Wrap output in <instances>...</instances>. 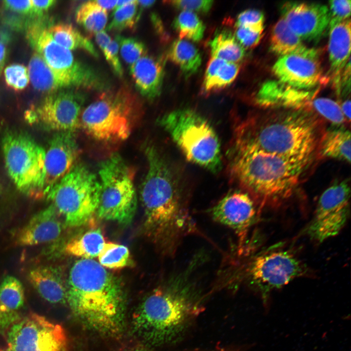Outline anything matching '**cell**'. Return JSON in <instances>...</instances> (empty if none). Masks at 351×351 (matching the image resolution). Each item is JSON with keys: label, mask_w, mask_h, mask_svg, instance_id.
<instances>
[{"label": "cell", "mask_w": 351, "mask_h": 351, "mask_svg": "<svg viewBox=\"0 0 351 351\" xmlns=\"http://www.w3.org/2000/svg\"><path fill=\"white\" fill-rule=\"evenodd\" d=\"M173 26L180 39L197 42L201 40L205 27L195 13L181 11L173 22Z\"/></svg>", "instance_id": "836d02e7"}, {"label": "cell", "mask_w": 351, "mask_h": 351, "mask_svg": "<svg viewBox=\"0 0 351 351\" xmlns=\"http://www.w3.org/2000/svg\"><path fill=\"white\" fill-rule=\"evenodd\" d=\"M98 175L100 190L96 214L101 219L129 224L137 204L133 170L116 154L100 163Z\"/></svg>", "instance_id": "8fae6325"}, {"label": "cell", "mask_w": 351, "mask_h": 351, "mask_svg": "<svg viewBox=\"0 0 351 351\" xmlns=\"http://www.w3.org/2000/svg\"><path fill=\"white\" fill-rule=\"evenodd\" d=\"M26 38L63 88L101 89L104 87L101 77L94 69L79 62L70 50L53 40L44 19L35 20L28 27Z\"/></svg>", "instance_id": "30bf717a"}, {"label": "cell", "mask_w": 351, "mask_h": 351, "mask_svg": "<svg viewBox=\"0 0 351 351\" xmlns=\"http://www.w3.org/2000/svg\"><path fill=\"white\" fill-rule=\"evenodd\" d=\"M310 107L315 113L331 122L332 125H343L348 123L339 104L330 98L313 99Z\"/></svg>", "instance_id": "74e56055"}, {"label": "cell", "mask_w": 351, "mask_h": 351, "mask_svg": "<svg viewBox=\"0 0 351 351\" xmlns=\"http://www.w3.org/2000/svg\"><path fill=\"white\" fill-rule=\"evenodd\" d=\"M351 189L348 179L335 181L321 195L312 221L306 229L319 242L333 237L345 225L350 215Z\"/></svg>", "instance_id": "9a60e30c"}, {"label": "cell", "mask_w": 351, "mask_h": 351, "mask_svg": "<svg viewBox=\"0 0 351 351\" xmlns=\"http://www.w3.org/2000/svg\"><path fill=\"white\" fill-rule=\"evenodd\" d=\"M53 40L69 50L82 49L94 57L98 56L92 42L72 25L58 23L48 27Z\"/></svg>", "instance_id": "f1b7e54d"}, {"label": "cell", "mask_w": 351, "mask_h": 351, "mask_svg": "<svg viewBox=\"0 0 351 351\" xmlns=\"http://www.w3.org/2000/svg\"><path fill=\"white\" fill-rule=\"evenodd\" d=\"M169 4L182 10L194 13H207L211 9L214 1L212 0H177L167 1Z\"/></svg>", "instance_id": "ee69618b"}, {"label": "cell", "mask_w": 351, "mask_h": 351, "mask_svg": "<svg viewBox=\"0 0 351 351\" xmlns=\"http://www.w3.org/2000/svg\"><path fill=\"white\" fill-rule=\"evenodd\" d=\"M329 6V28L340 22L349 19L351 15V0H330Z\"/></svg>", "instance_id": "b9f144b4"}, {"label": "cell", "mask_w": 351, "mask_h": 351, "mask_svg": "<svg viewBox=\"0 0 351 351\" xmlns=\"http://www.w3.org/2000/svg\"><path fill=\"white\" fill-rule=\"evenodd\" d=\"M119 42L118 35L112 39L109 45L101 50L107 61L118 77L123 75V71L119 57Z\"/></svg>", "instance_id": "7bdbcfd3"}, {"label": "cell", "mask_w": 351, "mask_h": 351, "mask_svg": "<svg viewBox=\"0 0 351 351\" xmlns=\"http://www.w3.org/2000/svg\"><path fill=\"white\" fill-rule=\"evenodd\" d=\"M100 186L96 175L85 166L75 165L47 194L65 224L76 227L89 222L96 214Z\"/></svg>", "instance_id": "ba28073f"}, {"label": "cell", "mask_w": 351, "mask_h": 351, "mask_svg": "<svg viewBox=\"0 0 351 351\" xmlns=\"http://www.w3.org/2000/svg\"><path fill=\"white\" fill-rule=\"evenodd\" d=\"M20 318L17 312L9 310L0 303V333L5 334L9 328Z\"/></svg>", "instance_id": "7dc6e473"}, {"label": "cell", "mask_w": 351, "mask_h": 351, "mask_svg": "<svg viewBox=\"0 0 351 351\" xmlns=\"http://www.w3.org/2000/svg\"><path fill=\"white\" fill-rule=\"evenodd\" d=\"M240 70L238 63L228 62L211 57L205 71L203 88L205 92H211L230 85L236 78Z\"/></svg>", "instance_id": "484cf974"}, {"label": "cell", "mask_w": 351, "mask_h": 351, "mask_svg": "<svg viewBox=\"0 0 351 351\" xmlns=\"http://www.w3.org/2000/svg\"><path fill=\"white\" fill-rule=\"evenodd\" d=\"M5 82L8 87L15 91L25 89L29 82L28 69L21 64H13L4 70Z\"/></svg>", "instance_id": "ab89813d"}, {"label": "cell", "mask_w": 351, "mask_h": 351, "mask_svg": "<svg viewBox=\"0 0 351 351\" xmlns=\"http://www.w3.org/2000/svg\"><path fill=\"white\" fill-rule=\"evenodd\" d=\"M104 243L101 230L93 229L68 242L64 251L68 254L82 259H93L98 256Z\"/></svg>", "instance_id": "f546056e"}, {"label": "cell", "mask_w": 351, "mask_h": 351, "mask_svg": "<svg viewBox=\"0 0 351 351\" xmlns=\"http://www.w3.org/2000/svg\"><path fill=\"white\" fill-rule=\"evenodd\" d=\"M9 38L6 33H0V66L2 69L7 56V48L6 44L8 42Z\"/></svg>", "instance_id": "681fc988"}, {"label": "cell", "mask_w": 351, "mask_h": 351, "mask_svg": "<svg viewBox=\"0 0 351 351\" xmlns=\"http://www.w3.org/2000/svg\"><path fill=\"white\" fill-rule=\"evenodd\" d=\"M0 351H3L0 349Z\"/></svg>", "instance_id": "11a10c76"}, {"label": "cell", "mask_w": 351, "mask_h": 351, "mask_svg": "<svg viewBox=\"0 0 351 351\" xmlns=\"http://www.w3.org/2000/svg\"><path fill=\"white\" fill-rule=\"evenodd\" d=\"M264 20L265 17L262 12L257 9H249L238 14L235 22V26L263 31Z\"/></svg>", "instance_id": "60d3db41"}, {"label": "cell", "mask_w": 351, "mask_h": 351, "mask_svg": "<svg viewBox=\"0 0 351 351\" xmlns=\"http://www.w3.org/2000/svg\"><path fill=\"white\" fill-rule=\"evenodd\" d=\"M250 116L235 129L233 141L307 169L317 159L324 121L311 108Z\"/></svg>", "instance_id": "6da1fadb"}, {"label": "cell", "mask_w": 351, "mask_h": 351, "mask_svg": "<svg viewBox=\"0 0 351 351\" xmlns=\"http://www.w3.org/2000/svg\"><path fill=\"white\" fill-rule=\"evenodd\" d=\"M5 335L6 351H67L65 332L59 324L37 313L20 317Z\"/></svg>", "instance_id": "4fadbf2b"}, {"label": "cell", "mask_w": 351, "mask_h": 351, "mask_svg": "<svg viewBox=\"0 0 351 351\" xmlns=\"http://www.w3.org/2000/svg\"><path fill=\"white\" fill-rule=\"evenodd\" d=\"M168 58L179 67L187 78L196 72L202 61L197 48L189 41L180 39L175 40L172 44Z\"/></svg>", "instance_id": "83f0119b"}, {"label": "cell", "mask_w": 351, "mask_h": 351, "mask_svg": "<svg viewBox=\"0 0 351 351\" xmlns=\"http://www.w3.org/2000/svg\"><path fill=\"white\" fill-rule=\"evenodd\" d=\"M59 214L52 204L35 214L17 233L16 244L29 246L58 240L63 229Z\"/></svg>", "instance_id": "ffe728a7"}, {"label": "cell", "mask_w": 351, "mask_h": 351, "mask_svg": "<svg viewBox=\"0 0 351 351\" xmlns=\"http://www.w3.org/2000/svg\"><path fill=\"white\" fill-rule=\"evenodd\" d=\"M85 100L80 92L62 89L48 94L36 107L25 113L30 124L57 132H74L80 126V117Z\"/></svg>", "instance_id": "5bb4252c"}, {"label": "cell", "mask_w": 351, "mask_h": 351, "mask_svg": "<svg viewBox=\"0 0 351 351\" xmlns=\"http://www.w3.org/2000/svg\"><path fill=\"white\" fill-rule=\"evenodd\" d=\"M67 303L86 327L115 335L124 328L126 302L120 281L93 259L72 266L66 283Z\"/></svg>", "instance_id": "277c9868"}, {"label": "cell", "mask_w": 351, "mask_h": 351, "mask_svg": "<svg viewBox=\"0 0 351 351\" xmlns=\"http://www.w3.org/2000/svg\"><path fill=\"white\" fill-rule=\"evenodd\" d=\"M76 20L88 33L95 35L105 27L108 13L94 0L87 1L82 3L77 10Z\"/></svg>", "instance_id": "d6a6232c"}, {"label": "cell", "mask_w": 351, "mask_h": 351, "mask_svg": "<svg viewBox=\"0 0 351 351\" xmlns=\"http://www.w3.org/2000/svg\"><path fill=\"white\" fill-rule=\"evenodd\" d=\"M99 263L104 268L118 269L129 264L130 252L123 245L111 242L105 243L98 255Z\"/></svg>", "instance_id": "d590c367"}, {"label": "cell", "mask_w": 351, "mask_h": 351, "mask_svg": "<svg viewBox=\"0 0 351 351\" xmlns=\"http://www.w3.org/2000/svg\"><path fill=\"white\" fill-rule=\"evenodd\" d=\"M329 29L328 52L330 71L337 92L342 72L350 59V19L340 22Z\"/></svg>", "instance_id": "603a6c76"}, {"label": "cell", "mask_w": 351, "mask_h": 351, "mask_svg": "<svg viewBox=\"0 0 351 351\" xmlns=\"http://www.w3.org/2000/svg\"><path fill=\"white\" fill-rule=\"evenodd\" d=\"M2 2L4 9L7 11L32 18V4L31 0H6L3 1Z\"/></svg>", "instance_id": "bcb514c9"}, {"label": "cell", "mask_w": 351, "mask_h": 351, "mask_svg": "<svg viewBox=\"0 0 351 351\" xmlns=\"http://www.w3.org/2000/svg\"><path fill=\"white\" fill-rule=\"evenodd\" d=\"M318 158H330L351 162V133L345 125L325 129L319 143Z\"/></svg>", "instance_id": "d4e9b609"}, {"label": "cell", "mask_w": 351, "mask_h": 351, "mask_svg": "<svg viewBox=\"0 0 351 351\" xmlns=\"http://www.w3.org/2000/svg\"><path fill=\"white\" fill-rule=\"evenodd\" d=\"M142 10L137 0L115 9L112 19L107 26L108 30L119 31L132 29L139 20Z\"/></svg>", "instance_id": "8d00e7d4"}, {"label": "cell", "mask_w": 351, "mask_h": 351, "mask_svg": "<svg viewBox=\"0 0 351 351\" xmlns=\"http://www.w3.org/2000/svg\"><path fill=\"white\" fill-rule=\"evenodd\" d=\"M273 71L279 81L300 90L313 88L324 78L319 53L313 48L279 57Z\"/></svg>", "instance_id": "e0dca14e"}, {"label": "cell", "mask_w": 351, "mask_h": 351, "mask_svg": "<svg viewBox=\"0 0 351 351\" xmlns=\"http://www.w3.org/2000/svg\"><path fill=\"white\" fill-rule=\"evenodd\" d=\"M144 152L148 168L140 195L144 228L161 254L172 257L183 238L198 229L167 160L154 145L147 146Z\"/></svg>", "instance_id": "7a4b0ae2"}, {"label": "cell", "mask_w": 351, "mask_h": 351, "mask_svg": "<svg viewBox=\"0 0 351 351\" xmlns=\"http://www.w3.org/2000/svg\"><path fill=\"white\" fill-rule=\"evenodd\" d=\"M31 2L32 18L34 19H41L44 18L43 17L45 13L56 4L57 1L54 0H31Z\"/></svg>", "instance_id": "c3c4849f"}, {"label": "cell", "mask_w": 351, "mask_h": 351, "mask_svg": "<svg viewBox=\"0 0 351 351\" xmlns=\"http://www.w3.org/2000/svg\"><path fill=\"white\" fill-rule=\"evenodd\" d=\"M157 122L187 160L214 174L220 171L219 140L214 128L204 117L193 110L180 109L165 114Z\"/></svg>", "instance_id": "8992f818"}, {"label": "cell", "mask_w": 351, "mask_h": 351, "mask_svg": "<svg viewBox=\"0 0 351 351\" xmlns=\"http://www.w3.org/2000/svg\"><path fill=\"white\" fill-rule=\"evenodd\" d=\"M118 38L121 56L129 66L146 55V48L141 41L136 38L118 35Z\"/></svg>", "instance_id": "f35d334b"}, {"label": "cell", "mask_w": 351, "mask_h": 351, "mask_svg": "<svg viewBox=\"0 0 351 351\" xmlns=\"http://www.w3.org/2000/svg\"><path fill=\"white\" fill-rule=\"evenodd\" d=\"M24 302V292L21 282L12 275L4 277L0 284V303L9 310L17 312Z\"/></svg>", "instance_id": "e575fe53"}, {"label": "cell", "mask_w": 351, "mask_h": 351, "mask_svg": "<svg viewBox=\"0 0 351 351\" xmlns=\"http://www.w3.org/2000/svg\"><path fill=\"white\" fill-rule=\"evenodd\" d=\"M312 94L290 86L281 81H269L258 91L256 102L266 107L301 109L308 107Z\"/></svg>", "instance_id": "44dd1931"}, {"label": "cell", "mask_w": 351, "mask_h": 351, "mask_svg": "<svg viewBox=\"0 0 351 351\" xmlns=\"http://www.w3.org/2000/svg\"><path fill=\"white\" fill-rule=\"evenodd\" d=\"M140 110L139 101L128 88L107 91L82 111L80 126L97 140L117 142L129 137Z\"/></svg>", "instance_id": "52a82bcc"}, {"label": "cell", "mask_w": 351, "mask_h": 351, "mask_svg": "<svg viewBox=\"0 0 351 351\" xmlns=\"http://www.w3.org/2000/svg\"><path fill=\"white\" fill-rule=\"evenodd\" d=\"M259 210L253 198L241 190L227 194L209 212L214 221L235 232L241 251L245 247L249 231L256 222Z\"/></svg>", "instance_id": "2e32d148"}, {"label": "cell", "mask_w": 351, "mask_h": 351, "mask_svg": "<svg viewBox=\"0 0 351 351\" xmlns=\"http://www.w3.org/2000/svg\"></svg>", "instance_id": "9f6ffc18"}, {"label": "cell", "mask_w": 351, "mask_h": 351, "mask_svg": "<svg viewBox=\"0 0 351 351\" xmlns=\"http://www.w3.org/2000/svg\"><path fill=\"white\" fill-rule=\"evenodd\" d=\"M1 146L6 169L18 189L34 199L45 196L44 149L27 134L18 130L6 132Z\"/></svg>", "instance_id": "9c48e42d"}, {"label": "cell", "mask_w": 351, "mask_h": 351, "mask_svg": "<svg viewBox=\"0 0 351 351\" xmlns=\"http://www.w3.org/2000/svg\"><path fill=\"white\" fill-rule=\"evenodd\" d=\"M281 18L302 40L319 39L330 22L329 8L321 3L288 1L281 6Z\"/></svg>", "instance_id": "ac0fdd59"}, {"label": "cell", "mask_w": 351, "mask_h": 351, "mask_svg": "<svg viewBox=\"0 0 351 351\" xmlns=\"http://www.w3.org/2000/svg\"><path fill=\"white\" fill-rule=\"evenodd\" d=\"M211 57L238 63L244 57V48L230 31H221L209 42Z\"/></svg>", "instance_id": "4dcf8cb0"}, {"label": "cell", "mask_w": 351, "mask_h": 351, "mask_svg": "<svg viewBox=\"0 0 351 351\" xmlns=\"http://www.w3.org/2000/svg\"><path fill=\"white\" fill-rule=\"evenodd\" d=\"M130 72L142 96L153 99L160 95L164 78L161 59L146 55L130 66Z\"/></svg>", "instance_id": "7402d4cb"}, {"label": "cell", "mask_w": 351, "mask_h": 351, "mask_svg": "<svg viewBox=\"0 0 351 351\" xmlns=\"http://www.w3.org/2000/svg\"><path fill=\"white\" fill-rule=\"evenodd\" d=\"M101 8L108 11L115 8L117 0H94Z\"/></svg>", "instance_id": "f907efd6"}, {"label": "cell", "mask_w": 351, "mask_h": 351, "mask_svg": "<svg viewBox=\"0 0 351 351\" xmlns=\"http://www.w3.org/2000/svg\"><path fill=\"white\" fill-rule=\"evenodd\" d=\"M1 70H2V68H1V67L0 66V72H1Z\"/></svg>", "instance_id": "db71d44e"}, {"label": "cell", "mask_w": 351, "mask_h": 351, "mask_svg": "<svg viewBox=\"0 0 351 351\" xmlns=\"http://www.w3.org/2000/svg\"><path fill=\"white\" fill-rule=\"evenodd\" d=\"M128 351H156L153 350L152 349H151L149 348L148 347H146L144 346H139V347H136L133 348L132 349H130ZM224 351L223 350H214V351Z\"/></svg>", "instance_id": "f5cc1de1"}, {"label": "cell", "mask_w": 351, "mask_h": 351, "mask_svg": "<svg viewBox=\"0 0 351 351\" xmlns=\"http://www.w3.org/2000/svg\"><path fill=\"white\" fill-rule=\"evenodd\" d=\"M156 2L155 0H137V3L139 8H148L152 6Z\"/></svg>", "instance_id": "816d5d0a"}, {"label": "cell", "mask_w": 351, "mask_h": 351, "mask_svg": "<svg viewBox=\"0 0 351 351\" xmlns=\"http://www.w3.org/2000/svg\"><path fill=\"white\" fill-rule=\"evenodd\" d=\"M199 257L174 273L141 302L134 313L133 327L145 342L161 345L178 337L202 311V297L194 275Z\"/></svg>", "instance_id": "3957f363"}, {"label": "cell", "mask_w": 351, "mask_h": 351, "mask_svg": "<svg viewBox=\"0 0 351 351\" xmlns=\"http://www.w3.org/2000/svg\"><path fill=\"white\" fill-rule=\"evenodd\" d=\"M229 151V170L242 190L261 207L280 205L295 193L307 168L234 141Z\"/></svg>", "instance_id": "5b68a950"}, {"label": "cell", "mask_w": 351, "mask_h": 351, "mask_svg": "<svg viewBox=\"0 0 351 351\" xmlns=\"http://www.w3.org/2000/svg\"><path fill=\"white\" fill-rule=\"evenodd\" d=\"M78 154L73 132H57L53 136L45 152V195L75 166Z\"/></svg>", "instance_id": "d6986e66"}, {"label": "cell", "mask_w": 351, "mask_h": 351, "mask_svg": "<svg viewBox=\"0 0 351 351\" xmlns=\"http://www.w3.org/2000/svg\"><path fill=\"white\" fill-rule=\"evenodd\" d=\"M263 31H256L249 28L236 27L234 37L244 47L253 48L259 43L263 36Z\"/></svg>", "instance_id": "f6af8a7d"}, {"label": "cell", "mask_w": 351, "mask_h": 351, "mask_svg": "<svg viewBox=\"0 0 351 351\" xmlns=\"http://www.w3.org/2000/svg\"><path fill=\"white\" fill-rule=\"evenodd\" d=\"M308 47L281 18L273 25L270 37V50L284 56L302 52Z\"/></svg>", "instance_id": "4316f807"}, {"label": "cell", "mask_w": 351, "mask_h": 351, "mask_svg": "<svg viewBox=\"0 0 351 351\" xmlns=\"http://www.w3.org/2000/svg\"><path fill=\"white\" fill-rule=\"evenodd\" d=\"M29 281L45 300L53 304L67 303L66 284L59 271L50 266H40L31 270Z\"/></svg>", "instance_id": "cb8c5ba5"}, {"label": "cell", "mask_w": 351, "mask_h": 351, "mask_svg": "<svg viewBox=\"0 0 351 351\" xmlns=\"http://www.w3.org/2000/svg\"><path fill=\"white\" fill-rule=\"evenodd\" d=\"M244 270L245 278L259 292L266 309L271 291L310 273L307 266L294 254L284 250L259 254L249 261Z\"/></svg>", "instance_id": "7c38bea8"}, {"label": "cell", "mask_w": 351, "mask_h": 351, "mask_svg": "<svg viewBox=\"0 0 351 351\" xmlns=\"http://www.w3.org/2000/svg\"><path fill=\"white\" fill-rule=\"evenodd\" d=\"M28 73L33 86L48 94L64 89L42 57L36 52L32 56Z\"/></svg>", "instance_id": "1f68e13d"}]
</instances>
